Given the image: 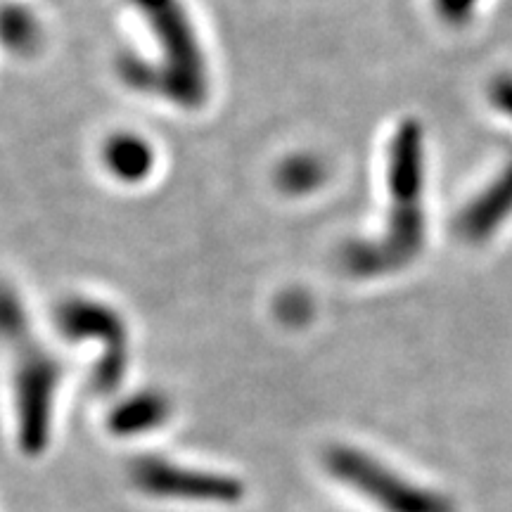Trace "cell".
Returning <instances> with one entry per match:
<instances>
[{
  "label": "cell",
  "mask_w": 512,
  "mask_h": 512,
  "mask_svg": "<svg viewBox=\"0 0 512 512\" xmlns=\"http://www.w3.org/2000/svg\"><path fill=\"white\" fill-rule=\"evenodd\" d=\"M389 214L384 233L351 240L342 249L344 271L354 278H382L406 268L425 247V133L406 119L394 131L387 157Z\"/></svg>",
  "instance_id": "1"
},
{
  "label": "cell",
  "mask_w": 512,
  "mask_h": 512,
  "mask_svg": "<svg viewBox=\"0 0 512 512\" xmlns=\"http://www.w3.org/2000/svg\"><path fill=\"white\" fill-rule=\"evenodd\" d=\"M155 34L159 62L124 55L119 76L140 93L164 95L178 107L195 110L207 100L209 74L183 0H128Z\"/></svg>",
  "instance_id": "2"
},
{
  "label": "cell",
  "mask_w": 512,
  "mask_h": 512,
  "mask_svg": "<svg viewBox=\"0 0 512 512\" xmlns=\"http://www.w3.org/2000/svg\"><path fill=\"white\" fill-rule=\"evenodd\" d=\"M3 330L15 354V382L19 399V418H22V444L41 448L48 439L50 406L60 384V361L43 347L29 328L27 313L17 302L15 292L5 287L3 294Z\"/></svg>",
  "instance_id": "3"
},
{
  "label": "cell",
  "mask_w": 512,
  "mask_h": 512,
  "mask_svg": "<svg viewBox=\"0 0 512 512\" xmlns=\"http://www.w3.org/2000/svg\"><path fill=\"white\" fill-rule=\"evenodd\" d=\"M55 325L72 342L98 339L102 356L93 370V387L112 392L119 387L128 363V332L124 318L112 306L86 297H69L55 309Z\"/></svg>",
  "instance_id": "4"
},
{
  "label": "cell",
  "mask_w": 512,
  "mask_h": 512,
  "mask_svg": "<svg viewBox=\"0 0 512 512\" xmlns=\"http://www.w3.org/2000/svg\"><path fill=\"white\" fill-rule=\"evenodd\" d=\"M328 463L337 477H344L349 484L366 491V496L375 498L377 503L392 512H451L446 501L403 484L401 479L392 477V472L373 463L366 453L335 448Z\"/></svg>",
  "instance_id": "5"
},
{
  "label": "cell",
  "mask_w": 512,
  "mask_h": 512,
  "mask_svg": "<svg viewBox=\"0 0 512 512\" xmlns=\"http://www.w3.org/2000/svg\"><path fill=\"white\" fill-rule=\"evenodd\" d=\"M512 216V162L460 211L456 230L467 242H484Z\"/></svg>",
  "instance_id": "6"
},
{
  "label": "cell",
  "mask_w": 512,
  "mask_h": 512,
  "mask_svg": "<svg viewBox=\"0 0 512 512\" xmlns=\"http://www.w3.org/2000/svg\"><path fill=\"white\" fill-rule=\"evenodd\" d=\"M102 159L112 176L124 183H140L150 176L155 166V152L147 145V140L133 133H119L107 140L102 147Z\"/></svg>",
  "instance_id": "7"
},
{
  "label": "cell",
  "mask_w": 512,
  "mask_h": 512,
  "mask_svg": "<svg viewBox=\"0 0 512 512\" xmlns=\"http://www.w3.org/2000/svg\"><path fill=\"white\" fill-rule=\"evenodd\" d=\"M169 413V401L159 394H138L121 403L112 413V430L121 434L143 432L164 422Z\"/></svg>",
  "instance_id": "8"
},
{
  "label": "cell",
  "mask_w": 512,
  "mask_h": 512,
  "mask_svg": "<svg viewBox=\"0 0 512 512\" xmlns=\"http://www.w3.org/2000/svg\"><path fill=\"white\" fill-rule=\"evenodd\" d=\"M323 178V162L313 155L287 157L280 162L278 171H275V183H278V188L292 197L309 195V192L320 188Z\"/></svg>",
  "instance_id": "9"
},
{
  "label": "cell",
  "mask_w": 512,
  "mask_h": 512,
  "mask_svg": "<svg viewBox=\"0 0 512 512\" xmlns=\"http://www.w3.org/2000/svg\"><path fill=\"white\" fill-rule=\"evenodd\" d=\"M3 38L5 46L15 50V53H31L38 46V38H41L38 19L22 5L8 3L3 10Z\"/></svg>",
  "instance_id": "10"
},
{
  "label": "cell",
  "mask_w": 512,
  "mask_h": 512,
  "mask_svg": "<svg viewBox=\"0 0 512 512\" xmlns=\"http://www.w3.org/2000/svg\"><path fill=\"white\" fill-rule=\"evenodd\" d=\"M477 3L479 0H434V8H437L444 22L460 27V24H467L470 17L475 15Z\"/></svg>",
  "instance_id": "11"
},
{
  "label": "cell",
  "mask_w": 512,
  "mask_h": 512,
  "mask_svg": "<svg viewBox=\"0 0 512 512\" xmlns=\"http://www.w3.org/2000/svg\"><path fill=\"white\" fill-rule=\"evenodd\" d=\"M489 98L494 102L496 110L512 117V74H501L498 79H494L489 88Z\"/></svg>",
  "instance_id": "12"
}]
</instances>
